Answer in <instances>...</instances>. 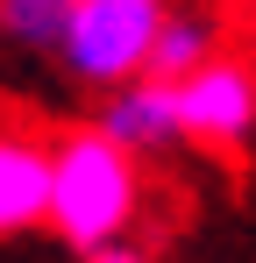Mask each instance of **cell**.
<instances>
[{"label":"cell","mask_w":256,"mask_h":263,"mask_svg":"<svg viewBox=\"0 0 256 263\" xmlns=\"http://www.w3.org/2000/svg\"><path fill=\"white\" fill-rule=\"evenodd\" d=\"M142 157H128L121 142H107L100 128H79L50 149V206L43 220L79 242V249H100V242H121L128 220L142 214Z\"/></svg>","instance_id":"1"},{"label":"cell","mask_w":256,"mask_h":263,"mask_svg":"<svg viewBox=\"0 0 256 263\" xmlns=\"http://www.w3.org/2000/svg\"><path fill=\"white\" fill-rule=\"evenodd\" d=\"M164 7L171 0H79L71 22H64L57 57L71 64V79H85V86H121V79L142 71Z\"/></svg>","instance_id":"2"},{"label":"cell","mask_w":256,"mask_h":263,"mask_svg":"<svg viewBox=\"0 0 256 263\" xmlns=\"http://www.w3.org/2000/svg\"><path fill=\"white\" fill-rule=\"evenodd\" d=\"M171 114H178V135L207 142V149H242L256 121V71L249 57H221L213 50L207 64L178 71L171 79Z\"/></svg>","instance_id":"3"},{"label":"cell","mask_w":256,"mask_h":263,"mask_svg":"<svg viewBox=\"0 0 256 263\" xmlns=\"http://www.w3.org/2000/svg\"><path fill=\"white\" fill-rule=\"evenodd\" d=\"M93 128L107 135V142H121L128 157H157L178 142V114H171V79H150V71H135L121 79V92L100 107V121Z\"/></svg>","instance_id":"4"},{"label":"cell","mask_w":256,"mask_h":263,"mask_svg":"<svg viewBox=\"0 0 256 263\" xmlns=\"http://www.w3.org/2000/svg\"><path fill=\"white\" fill-rule=\"evenodd\" d=\"M43 206H50V142L0 128V235L43 228Z\"/></svg>","instance_id":"5"},{"label":"cell","mask_w":256,"mask_h":263,"mask_svg":"<svg viewBox=\"0 0 256 263\" xmlns=\"http://www.w3.org/2000/svg\"><path fill=\"white\" fill-rule=\"evenodd\" d=\"M213 50H221V14H213V7H164L142 71H150V79H178V71L207 64Z\"/></svg>","instance_id":"6"},{"label":"cell","mask_w":256,"mask_h":263,"mask_svg":"<svg viewBox=\"0 0 256 263\" xmlns=\"http://www.w3.org/2000/svg\"><path fill=\"white\" fill-rule=\"evenodd\" d=\"M71 7H79V0H0V36H7L14 50H43V57H57Z\"/></svg>","instance_id":"7"},{"label":"cell","mask_w":256,"mask_h":263,"mask_svg":"<svg viewBox=\"0 0 256 263\" xmlns=\"http://www.w3.org/2000/svg\"><path fill=\"white\" fill-rule=\"evenodd\" d=\"M85 263H157V256H142L135 242H100V249H85Z\"/></svg>","instance_id":"8"}]
</instances>
